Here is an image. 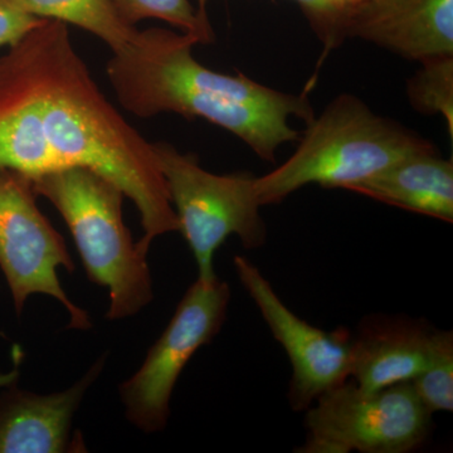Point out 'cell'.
<instances>
[{
	"label": "cell",
	"mask_w": 453,
	"mask_h": 453,
	"mask_svg": "<svg viewBox=\"0 0 453 453\" xmlns=\"http://www.w3.org/2000/svg\"><path fill=\"white\" fill-rule=\"evenodd\" d=\"M71 166L100 173L134 202L140 251L179 231L153 144L98 88L68 26L46 19L0 57V168L33 179Z\"/></svg>",
	"instance_id": "1"
},
{
	"label": "cell",
	"mask_w": 453,
	"mask_h": 453,
	"mask_svg": "<svg viewBox=\"0 0 453 453\" xmlns=\"http://www.w3.org/2000/svg\"><path fill=\"white\" fill-rule=\"evenodd\" d=\"M196 44L201 42L190 33L160 27L138 31L107 61L119 103L142 119L159 113L204 119L273 162L280 146L300 139L290 119L309 124L315 118L308 95L277 91L243 73L210 70L193 56Z\"/></svg>",
	"instance_id": "2"
},
{
	"label": "cell",
	"mask_w": 453,
	"mask_h": 453,
	"mask_svg": "<svg viewBox=\"0 0 453 453\" xmlns=\"http://www.w3.org/2000/svg\"><path fill=\"white\" fill-rule=\"evenodd\" d=\"M299 142L290 159L256 177L261 207L282 202L309 184L350 189L405 157L437 149L349 94L340 95L312 119Z\"/></svg>",
	"instance_id": "3"
},
{
	"label": "cell",
	"mask_w": 453,
	"mask_h": 453,
	"mask_svg": "<svg viewBox=\"0 0 453 453\" xmlns=\"http://www.w3.org/2000/svg\"><path fill=\"white\" fill-rule=\"evenodd\" d=\"M32 183L64 219L88 279L109 290L106 318L120 320L146 308L153 281L146 255L125 225L120 187L88 166L46 173Z\"/></svg>",
	"instance_id": "4"
},
{
	"label": "cell",
	"mask_w": 453,
	"mask_h": 453,
	"mask_svg": "<svg viewBox=\"0 0 453 453\" xmlns=\"http://www.w3.org/2000/svg\"><path fill=\"white\" fill-rule=\"evenodd\" d=\"M151 144L199 279H216L214 255L231 235L249 250L264 246L267 226L259 213L255 175L213 174L202 168L195 154L180 153L168 142Z\"/></svg>",
	"instance_id": "5"
},
{
	"label": "cell",
	"mask_w": 453,
	"mask_h": 453,
	"mask_svg": "<svg viewBox=\"0 0 453 453\" xmlns=\"http://www.w3.org/2000/svg\"><path fill=\"white\" fill-rule=\"evenodd\" d=\"M309 408L303 453H405L425 442L431 416L411 383L375 392L344 383Z\"/></svg>",
	"instance_id": "6"
},
{
	"label": "cell",
	"mask_w": 453,
	"mask_h": 453,
	"mask_svg": "<svg viewBox=\"0 0 453 453\" xmlns=\"http://www.w3.org/2000/svg\"><path fill=\"white\" fill-rule=\"evenodd\" d=\"M229 301L228 283L219 277H198L139 371L121 384L125 414L140 431L154 434L165 428L175 384L196 350L210 344L222 329Z\"/></svg>",
	"instance_id": "7"
},
{
	"label": "cell",
	"mask_w": 453,
	"mask_h": 453,
	"mask_svg": "<svg viewBox=\"0 0 453 453\" xmlns=\"http://www.w3.org/2000/svg\"><path fill=\"white\" fill-rule=\"evenodd\" d=\"M32 179L0 168V270L7 280L14 310L22 314L27 300L44 294L64 305L70 329L88 330L89 316L65 294L57 270L73 273L74 262L62 235L37 205Z\"/></svg>",
	"instance_id": "8"
},
{
	"label": "cell",
	"mask_w": 453,
	"mask_h": 453,
	"mask_svg": "<svg viewBox=\"0 0 453 453\" xmlns=\"http://www.w3.org/2000/svg\"><path fill=\"white\" fill-rule=\"evenodd\" d=\"M234 267L244 290L290 359L291 407L295 411L309 410L319 396L350 377L353 338L345 330L326 332L295 315L249 259L235 256Z\"/></svg>",
	"instance_id": "9"
},
{
	"label": "cell",
	"mask_w": 453,
	"mask_h": 453,
	"mask_svg": "<svg viewBox=\"0 0 453 453\" xmlns=\"http://www.w3.org/2000/svg\"><path fill=\"white\" fill-rule=\"evenodd\" d=\"M101 357L71 388L40 395L18 388L0 393V453L83 452L81 436L73 437L74 413L89 387L105 369Z\"/></svg>",
	"instance_id": "10"
},
{
	"label": "cell",
	"mask_w": 453,
	"mask_h": 453,
	"mask_svg": "<svg viewBox=\"0 0 453 453\" xmlns=\"http://www.w3.org/2000/svg\"><path fill=\"white\" fill-rule=\"evenodd\" d=\"M345 35L421 64L453 56V0H360Z\"/></svg>",
	"instance_id": "11"
},
{
	"label": "cell",
	"mask_w": 453,
	"mask_h": 453,
	"mask_svg": "<svg viewBox=\"0 0 453 453\" xmlns=\"http://www.w3.org/2000/svg\"><path fill=\"white\" fill-rule=\"evenodd\" d=\"M436 332L408 320L366 325L351 339L350 377L366 392L411 383L428 365Z\"/></svg>",
	"instance_id": "12"
},
{
	"label": "cell",
	"mask_w": 453,
	"mask_h": 453,
	"mask_svg": "<svg viewBox=\"0 0 453 453\" xmlns=\"http://www.w3.org/2000/svg\"><path fill=\"white\" fill-rule=\"evenodd\" d=\"M349 190L445 222L453 220V163L437 149L405 157Z\"/></svg>",
	"instance_id": "13"
},
{
	"label": "cell",
	"mask_w": 453,
	"mask_h": 453,
	"mask_svg": "<svg viewBox=\"0 0 453 453\" xmlns=\"http://www.w3.org/2000/svg\"><path fill=\"white\" fill-rule=\"evenodd\" d=\"M17 7L40 18L73 25L96 35L111 52L127 46L139 29L130 25L112 0H11Z\"/></svg>",
	"instance_id": "14"
},
{
	"label": "cell",
	"mask_w": 453,
	"mask_h": 453,
	"mask_svg": "<svg viewBox=\"0 0 453 453\" xmlns=\"http://www.w3.org/2000/svg\"><path fill=\"white\" fill-rule=\"evenodd\" d=\"M411 105L425 115L445 119L453 136V56L422 62V68L408 82Z\"/></svg>",
	"instance_id": "15"
},
{
	"label": "cell",
	"mask_w": 453,
	"mask_h": 453,
	"mask_svg": "<svg viewBox=\"0 0 453 453\" xmlns=\"http://www.w3.org/2000/svg\"><path fill=\"white\" fill-rule=\"evenodd\" d=\"M122 17L136 26L144 19H159L178 31L190 33L201 44L213 43L214 31L208 17L201 16L189 0H112Z\"/></svg>",
	"instance_id": "16"
},
{
	"label": "cell",
	"mask_w": 453,
	"mask_h": 453,
	"mask_svg": "<svg viewBox=\"0 0 453 453\" xmlns=\"http://www.w3.org/2000/svg\"><path fill=\"white\" fill-rule=\"evenodd\" d=\"M412 388L431 413L453 410V335L437 330L434 351L425 371L414 378Z\"/></svg>",
	"instance_id": "17"
},
{
	"label": "cell",
	"mask_w": 453,
	"mask_h": 453,
	"mask_svg": "<svg viewBox=\"0 0 453 453\" xmlns=\"http://www.w3.org/2000/svg\"><path fill=\"white\" fill-rule=\"evenodd\" d=\"M299 5L303 16L308 19L312 31L319 40L324 43V57L334 49H338L347 37H345V25H347L348 13L335 7L327 0H292ZM198 13L207 16V5L210 0H196Z\"/></svg>",
	"instance_id": "18"
},
{
	"label": "cell",
	"mask_w": 453,
	"mask_h": 453,
	"mask_svg": "<svg viewBox=\"0 0 453 453\" xmlns=\"http://www.w3.org/2000/svg\"><path fill=\"white\" fill-rule=\"evenodd\" d=\"M43 20L22 11L11 0H0V49L14 46Z\"/></svg>",
	"instance_id": "19"
},
{
	"label": "cell",
	"mask_w": 453,
	"mask_h": 453,
	"mask_svg": "<svg viewBox=\"0 0 453 453\" xmlns=\"http://www.w3.org/2000/svg\"><path fill=\"white\" fill-rule=\"evenodd\" d=\"M18 380H19V366H18V363H16V365H14L12 371L0 372V389L11 386V384L17 383Z\"/></svg>",
	"instance_id": "20"
}]
</instances>
